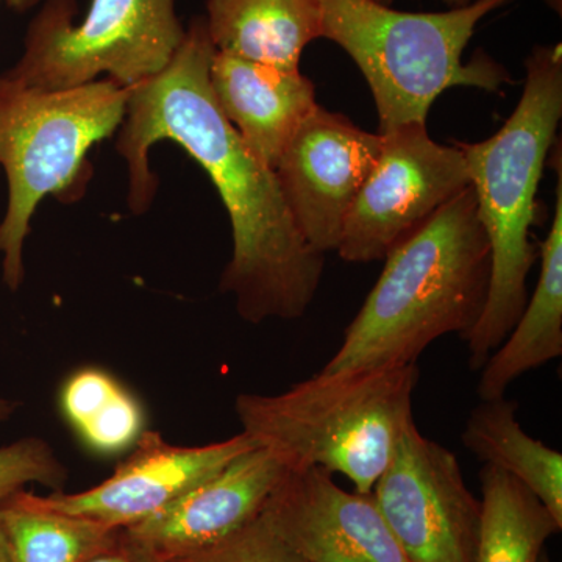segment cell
<instances>
[{
  "label": "cell",
  "instance_id": "obj_1",
  "mask_svg": "<svg viewBox=\"0 0 562 562\" xmlns=\"http://www.w3.org/2000/svg\"><path fill=\"white\" fill-rule=\"evenodd\" d=\"M214 52L205 18H194L169 65L128 88L116 139L127 165V205L133 214L150 210L158 191L150 149L160 140L179 144L209 173L231 217L233 251L220 290L233 295L249 324L299 319L319 291L325 255L303 241L276 172L251 154L214 101Z\"/></svg>",
  "mask_w": 562,
  "mask_h": 562
},
{
  "label": "cell",
  "instance_id": "obj_2",
  "mask_svg": "<svg viewBox=\"0 0 562 562\" xmlns=\"http://www.w3.org/2000/svg\"><path fill=\"white\" fill-rule=\"evenodd\" d=\"M341 347L321 372L416 364L430 344L472 330L486 303L491 250L471 187L395 244Z\"/></svg>",
  "mask_w": 562,
  "mask_h": 562
},
{
  "label": "cell",
  "instance_id": "obj_3",
  "mask_svg": "<svg viewBox=\"0 0 562 562\" xmlns=\"http://www.w3.org/2000/svg\"><path fill=\"white\" fill-rule=\"evenodd\" d=\"M525 69L522 95L501 131L482 143H454L464 154L476 216L491 250L486 303L462 336L472 371H482L519 321L528 302V273L539 258L531 227L562 117L561 44L536 46Z\"/></svg>",
  "mask_w": 562,
  "mask_h": 562
},
{
  "label": "cell",
  "instance_id": "obj_4",
  "mask_svg": "<svg viewBox=\"0 0 562 562\" xmlns=\"http://www.w3.org/2000/svg\"><path fill=\"white\" fill-rule=\"evenodd\" d=\"M417 364L319 372L280 394H241L243 432L290 469L341 473L371 494L413 419Z\"/></svg>",
  "mask_w": 562,
  "mask_h": 562
},
{
  "label": "cell",
  "instance_id": "obj_5",
  "mask_svg": "<svg viewBox=\"0 0 562 562\" xmlns=\"http://www.w3.org/2000/svg\"><path fill=\"white\" fill-rule=\"evenodd\" d=\"M512 0H473L441 13H408L375 0H321L322 38L333 41L368 81L379 133L427 124L436 99L450 88L498 92L513 83L486 52L464 63L479 22Z\"/></svg>",
  "mask_w": 562,
  "mask_h": 562
},
{
  "label": "cell",
  "instance_id": "obj_6",
  "mask_svg": "<svg viewBox=\"0 0 562 562\" xmlns=\"http://www.w3.org/2000/svg\"><path fill=\"white\" fill-rule=\"evenodd\" d=\"M128 88L103 77L66 90H41L0 74V168L9 202L0 221L2 280L11 292L25 279L24 246L47 195L83 199L94 169L88 154L120 131Z\"/></svg>",
  "mask_w": 562,
  "mask_h": 562
},
{
  "label": "cell",
  "instance_id": "obj_7",
  "mask_svg": "<svg viewBox=\"0 0 562 562\" xmlns=\"http://www.w3.org/2000/svg\"><path fill=\"white\" fill-rule=\"evenodd\" d=\"M76 16V0H46L7 76L41 90L80 87L102 76L132 88L161 72L187 33L176 0H91L79 24Z\"/></svg>",
  "mask_w": 562,
  "mask_h": 562
},
{
  "label": "cell",
  "instance_id": "obj_8",
  "mask_svg": "<svg viewBox=\"0 0 562 562\" xmlns=\"http://www.w3.org/2000/svg\"><path fill=\"white\" fill-rule=\"evenodd\" d=\"M379 135V160L351 205L336 249L347 262L383 260L395 244L471 187L460 147L436 143L427 124Z\"/></svg>",
  "mask_w": 562,
  "mask_h": 562
},
{
  "label": "cell",
  "instance_id": "obj_9",
  "mask_svg": "<svg viewBox=\"0 0 562 562\" xmlns=\"http://www.w3.org/2000/svg\"><path fill=\"white\" fill-rule=\"evenodd\" d=\"M412 562H475L482 502L465 486L460 461L416 424L402 436L371 492Z\"/></svg>",
  "mask_w": 562,
  "mask_h": 562
},
{
  "label": "cell",
  "instance_id": "obj_10",
  "mask_svg": "<svg viewBox=\"0 0 562 562\" xmlns=\"http://www.w3.org/2000/svg\"><path fill=\"white\" fill-rule=\"evenodd\" d=\"M382 136L317 105L277 162V181L295 228L314 251H336L351 205L371 176Z\"/></svg>",
  "mask_w": 562,
  "mask_h": 562
},
{
  "label": "cell",
  "instance_id": "obj_11",
  "mask_svg": "<svg viewBox=\"0 0 562 562\" xmlns=\"http://www.w3.org/2000/svg\"><path fill=\"white\" fill-rule=\"evenodd\" d=\"M258 447L246 432L206 446H176L157 431H144L132 453L109 479L90 490L36 495L52 512L85 517L124 530L168 508L181 495Z\"/></svg>",
  "mask_w": 562,
  "mask_h": 562
},
{
  "label": "cell",
  "instance_id": "obj_12",
  "mask_svg": "<svg viewBox=\"0 0 562 562\" xmlns=\"http://www.w3.org/2000/svg\"><path fill=\"white\" fill-rule=\"evenodd\" d=\"M262 514L305 562H412L372 494L344 491L324 469H290Z\"/></svg>",
  "mask_w": 562,
  "mask_h": 562
},
{
  "label": "cell",
  "instance_id": "obj_13",
  "mask_svg": "<svg viewBox=\"0 0 562 562\" xmlns=\"http://www.w3.org/2000/svg\"><path fill=\"white\" fill-rule=\"evenodd\" d=\"M288 472L290 468L277 454L255 447L168 508L124 531L162 562L181 560L254 520Z\"/></svg>",
  "mask_w": 562,
  "mask_h": 562
},
{
  "label": "cell",
  "instance_id": "obj_14",
  "mask_svg": "<svg viewBox=\"0 0 562 562\" xmlns=\"http://www.w3.org/2000/svg\"><path fill=\"white\" fill-rule=\"evenodd\" d=\"M210 87L244 144L271 169L303 121L319 105L316 87L301 69L273 68L224 52H214Z\"/></svg>",
  "mask_w": 562,
  "mask_h": 562
},
{
  "label": "cell",
  "instance_id": "obj_15",
  "mask_svg": "<svg viewBox=\"0 0 562 562\" xmlns=\"http://www.w3.org/2000/svg\"><path fill=\"white\" fill-rule=\"evenodd\" d=\"M541 272L519 321L487 358L480 376L479 397L495 401L525 373L562 355V162L558 158L557 202L552 227L539 250Z\"/></svg>",
  "mask_w": 562,
  "mask_h": 562
},
{
  "label": "cell",
  "instance_id": "obj_16",
  "mask_svg": "<svg viewBox=\"0 0 562 562\" xmlns=\"http://www.w3.org/2000/svg\"><path fill=\"white\" fill-rule=\"evenodd\" d=\"M203 18L216 52L273 68L301 69L322 38L321 0H209Z\"/></svg>",
  "mask_w": 562,
  "mask_h": 562
},
{
  "label": "cell",
  "instance_id": "obj_17",
  "mask_svg": "<svg viewBox=\"0 0 562 562\" xmlns=\"http://www.w3.org/2000/svg\"><path fill=\"white\" fill-rule=\"evenodd\" d=\"M506 397L482 401L469 414L461 441L484 465L501 469L530 490L562 525V454L531 438Z\"/></svg>",
  "mask_w": 562,
  "mask_h": 562
},
{
  "label": "cell",
  "instance_id": "obj_18",
  "mask_svg": "<svg viewBox=\"0 0 562 562\" xmlns=\"http://www.w3.org/2000/svg\"><path fill=\"white\" fill-rule=\"evenodd\" d=\"M482 528L475 562H539L562 525L530 490L501 469L484 465Z\"/></svg>",
  "mask_w": 562,
  "mask_h": 562
},
{
  "label": "cell",
  "instance_id": "obj_19",
  "mask_svg": "<svg viewBox=\"0 0 562 562\" xmlns=\"http://www.w3.org/2000/svg\"><path fill=\"white\" fill-rule=\"evenodd\" d=\"M0 524L11 562H85L105 549L121 531L44 508L35 494L25 490L0 502Z\"/></svg>",
  "mask_w": 562,
  "mask_h": 562
},
{
  "label": "cell",
  "instance_id": "obj_20",
  "mask_svg": "<svg viewBox=\"0 0 562 562\" xmlns=\"http://www.w3.org/2000/svg\"><path fill=\"white\" fill-rule=\"evenodd\" d=\"M68 469L49 442L41 438H22L0 447V502L29 484L63 487Z\"/></svg>",
  "mask_w": 562,
  "mask_h": 562
},
{
  "label": "cell",
  "instance_id": "obj_21",
  "mask_svg": "<svg viewBox=\"0 0 562 562\" xmlns=\"http://www.w3.org/2000/svg\"><path fill=\"white\" fill-rule=\"evenodd\" d=\"M172 562H305L276 531L265 514L201 552Z\"/></svg>",
  "mask_w": 562,
  "mask_h": 562
},
{
  "label": "cell",
  "instance_id": "obj_22",
  "mask_svg": "<svg viewBox=\"0 0 562 562\" xmlns=\"http://www.w3.org/2000/svg\"><path fill=\"white\" fill-rule=\"evenodd\" d=\"M76 432L88 449L99 454H116L132 449L144 432L140 403L122 387L102 412Z\"/></svg>",
  "mask_w": 562,
  "mask_h": 562
},
{
  "label": "cell",
  "instance_id": "obj_23",
  "mask_svg": "<svg viewBox=\"0 0 562 562\" xmlns=\"http://www.w3.org/2000/svg\"><path fill=\"white\" fill-rule=\"evenodd\" d=\"M120 382L109 372L98 368H83L66 380L60 395L61 412L74 430L102 412L114 395L122 390Z\"/></svg>",
  "mask_w": 562,
  "mask_h": 562
},
{
  "label": "cell",
  "instance_id": "obj_24",
  "mask_svg": "<svg viewBox=\"0 0 562 562\" xmlns=\"http://www.w3.org/2000/svg\"><path fill=\"white\" fill-rule=\"evenodd\" d=\"M85 562H162L146 546L121 530L114 541Z\"/></svg>",
  "mask_w": 562,
  "mask_h": 562
},
{
  "label": "cell",
  "instance_id": "obj_25",
  "mask_svg": "<svg viewBox=\"0 0 562 562\" xmlns=\"http://www.w3.org/2000/svg\"><path fill=\"white\" fill-rule=\"evenodd\" d=\"M18 409H20V402L0 397V427L7 424L18 413Z\"/></svg>",
  "mask_w": 562,
  "mask_h": 562
},
{
  "label": "cell",
  "instance_id": "obj_26",
  "mask_svg": "<svg viewBox=\"0 0 562 562\" xmlns=\"http://www.w3.org/2000/svg\"><path fill=\"white\" fill-rule=\"evenodd\" d=\"M7 5L10 9L20 11V13H24V11L33 9V7L38 5L41 0H5Z\"/></svg>",
  "mask_w": 562,
  "mask_h": 562
},
{
  "label": "cell",
  "instance_id": "obj_27",
  "mask_svg": "<svg viewBox=\"0 0 562 562\" xmlns=\"http://www.w3.org/2000/svg\"><path fill=\"white\" fill-rule=\"evenodd\" d=\"M375 2L382 3V5H392L394 0H375ZM446 5H449L450 9H460V7L469 5L473 0H442Z\"/></svg>",
  "mask_w": 562,
  "mask_h": 562
},
{
  "label": "cell",
  "instance_id": "obj_28",
  "mask_svg": "<svg viewBox=\"0 0 562 562\" xmlns=\"http://www.w3.org/2000/svg\"><path fill=\"white\" fill-rule=\"evenodd\" d=\"M0 562H11L9 546H7L5 535H3L2 524H0Z\"/></svg>",
  "mask_w": 562,
  "mask_h": 562
},
{
  "label": "cell",
  "instance_id": "obj_29",
  "mask_svg": "<svg viewBox=\"0 0 562 562\" xmlns=\"http://www.w3.org/2000/svg\"><path fill=\"white\" fill-rule=\"evenodd\" d=\"M549 2V5L552 7V9L558 10V13L561 11V0H547Z\"/></svg>",
  "mask_w": 562,
  "mask_h": 562
},
{
  "label": "cell",
  "instance_id": "obj_30",
  "mask_svg": "<svg viewBox=\"0 0 562 562\" xmlns=\"http://www.w3.org/2000/svg\"><path fill=\"white\" fill-rule=\"evenodd\" d=\"M539 562H552V561L549 560V557H547V554H542L541 561H539Z\"/></svg>",
  "mask_w": 562,
  "mask_h": 562
}]
</instances>
